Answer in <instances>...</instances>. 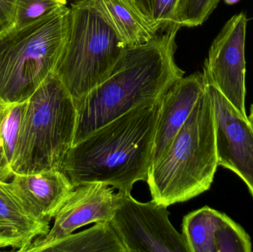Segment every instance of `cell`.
I'll return each mask as SVG.
<instances>
[{
  "label": "cell",
  "instance_id": "1",
  "mask_svg": "<svg viewBox=\"0 0 253 252\" xmlns=\"http://www.w3.org/2000/svg\"><path fill=\"white\" fill-rule=\"evenodd\" d=\"M161 101L133 108L71 146L59 170L74 188L102 183L130 194L147 180Z\"/></svg>",
  "mask_w": 253,
  "mask_h": 252
},
{
  "label": "cell",
  "instance_id": "2",
  "mask_svg": "<svg viewBox=\"0 0 253 252\" xmlns=\"http://www.w3.org/2000/svg\"><path fill=\"white\" fill-rule=\"evenodd\" d=\"M179 28L170 25L146 44L126 48L111 75L77 104L74 144L133 108L160 100L184 77L175 61Z\"/></svg>",
  "mask_w": 253,
  "mask_h": 252
},
{
  "label": "cell",
  "instance_id": "3",
  "mask_svg": "<svg viewBox=\"0 0 253 252\" xmlns=\"http://www.w3.org/2000/svg\"><path fill=\"white\" fill-rule=\"evenodd\" d=\"M218 167L215 121L209 93L199 98L165 153L150 166L152 201L168 207L211 188Z\"/></svg>",
  "mask_w": 253,
  "mask_h": 252
},
{
  "label": "cell",
  "instance_id": "4",
  "mask_svg": "<svg viewBox=\"0 0 253 252\" xmlns=\"http://www.w3.org/2000/svg\"><path fill=\"white\" fill-rule=\"evenodd\" d=\"M127 47L100 0L71 4L68 38L54 72L76 105L111 75Z\"/></svg>",
  "mask_w": 253,
  "mask_h": 252
},
{
  "label": "cell",
  "instance_id": "5",
  "mask_svg": "<svg viewBox=\"0 0 253 252\" xmlns=\"http://www.w3.org/2000/svg\"><path fill=\"white\" fill-rule=\"evenodd\" d=\"M70 7L0 32V103L26 102L54 72L68 38Z\"/></svg>",
  "mask_w": 253,
  "mask_h": 252
},
{
  "label": "cell",
  "instance_id": "6",
  "mask_svg": "<svg viewBox=\"0 0 253 252\" xmlns=\"http://www.w3.org/2000/svg\"><path fill=\"white\" fill-rule=\"evenodd\" d=\"M77 105L56 72H52L27 102L11 163L14 174L59 170L74 144Z\"/></svg>",
  "mask_w": 253,
  "mask_h": 252
},
{
  "label": "cell",
  "instance_id": "7",
  "mask_svg": "<svg viewBox=\"0 0 253 252\" xmlns=\"http://www.w3.org/2000/svg\"><path fill=\"white\" fill-rule=\"evenodd\" d=\"M117 195L111 223L126 252H189L182 234L169 221L168 207L139 202L123 192Z\"/></svg>",
  "mask_w": 253,
  "mask_h": 252
},
{
  "label": "cell",
  "instance_id": "8",
  "mask_svg": "<svg viewBox=\"0 0 253 252\" xmlns=\"http://www.w3.org/2000/svg\"><path fill=\"white\" fill-rule=\"evenodd\" d=\"M248 19L245 13L233 16L221 30L211 46L205 61V82L220 90L245 118V38Z\"/></svg>",
  "mask_w": 253,
  "mask_h": 252
},
{
  "label": "cell",
  "instance_id": "9",
  "mask_svg": "<svg viewBox=\"0 0 253 252\" xmlns=\"http://www.w3.org/2000/svg\"><path fill=\"white\" fill-rule=\"evenodd\" d=\"M215 121L218 166L234 172L253 197V130L218 88L206 83Z\"/></svg>",
  "mask_w": 253,
  "mask_h": 252
},
{
  "label": "cell",
  "instance_id": "10",
  "mask_svg": "<svg viewBox=\"0 0 253 252\" xmlns=\"http://www.w3.org/2000/svg\"><path fill=\"white\" fill-rule=\"evenodd\" d=\"M114 188L102 183H87L74 188L54 217L48 233L36 239L25 252H42L45 247L77 229L99 222L111 221L117 210Z\"/></svg>",
  "mask_w": 253,
  "mask_h": 252
},
{
  "label": "cell",
  "instance_id": "11",
  "mask_svg": "<svg viewBox=\"0 0 253 252\" xmlns=\"http://www.w3.org/2000/svg\"><path fill=\"white\" fill-rule=\"evenodd\" d=\"M206 87L203 73L182 77L162 96L152 150L151 163L168 149Z\"/></svg>",
  "mask_w": 253,
  "mask_h": 252
},
{
  "label": "cell",
  "instance_id": "12",
  "mask_svg": "<svg viewBox=\"0 0 253 252\" xmlns=\"http://www.w3.org/2000/svg\"><path fill=\"white\" fill-rule=\"evenodd\" d=\"M8 186L31 216L48 223L74 189L59 170L14 174Z\"/></svg>",
  "mask_w": 253,
  "mask_h": 252
},
{
  "label": "cell",
  "instance_id": "13",
  "mask_svg": "<svg viewBox=\"0 0 253 252\" xmlns=\"http://www.w3.org/2000/svg\"><path fill=\"white\" fill-rule=\"evenodd\" d=\"M0 221L7 228L19 246L17 252H25L36 239L50 230L48 223L40 221L30 214L9 188L0 180Z\"/></svg>",
  "mask_w": 253,
  "mask_h": 252
},
{
  "label": "cell",
  "instance_id": "14",
  "mask_svg": "<svg viewBox=\"0 0 253 252\" xmlns=\"http://www.w3.org/2000/svg\"><path fill=\"white\" fill-rule=\"evenodd\" d=\"M42 252H126V250L111 221H105L95 223L79 233L71 234L47 246Z\"/></svg>",
  "mask_w": 253,
  "mask_h": 252
},
{
  "label": "cell",
  "instance_id": "15",
  "mask_svg": "<svg viewBox=\"0 0 253 252\" xmlns=\"http://www.w3.org/2000/svg\"><path fill=\"white\" fill-rule=\"evenodd\" d=\"M100 2L127 47L146 44L159 33L143 19L128 0H100Z\"/></svg>",
  "mask_w": 253,
  "mask_h": 252
},
{
  "label": "cell",
  "instance_id": "16",
  "mask_svg": "<svg viewBox=\"0 0 253 252\" xmlns=\"http://www.w3.org/2000/svg\"><path fill=\"white\" fill-rule=\"evenodd\" d=\"M220 213L205 207L184 216L182 235L189 252H215L214 235Z\"/></svg>",
  "mask_w": 253,
  "mask_h": 252
},
{
  "label": "cell",
  "instance_id": "17",
  "mask_svg": "<svg viewBox=\"0 0 253 252\" xmlns=\"http://www.w3.org/2000/svg\"><path fill=\"white\" fill-rule=\"evenodd\" d=\"M27 102L28 101L6 105L0 123V149L10 167L20 134Z\"/></svg>",
  "mask_w": 253,
  "mask_h": 252
},
{
  "label": "cell",
  "instance_id": "18",
  "mask_svg": "<svg viewBox=\"0 0 253 252\" xmlns=\"http://www.w3.org/2000/svg\"><path fill=\"white\" fill-rule=\"evenodd\" d=\"M215 252H251L248 234L225 214L220 213L215 231Z\"/></svg>",
  "mask_w": 253,
  "mask_h": 252
},
{
  "label": "cell",
  "instance_id": "19",
  "mask_svg": "<svg viewBox=\"0 0 253 252\" xmlns=\"http://www.w3.org/2000/svg\"><path fill=\"white\" fill-rule=\"evenodd\" d=\"M220 0H177L171 25L199 26L212 13Z\"/></svg>",
  "mask_w": 253,
  "mask_h": 252
},
{
  "label": "cell",
  "instance_id": "20",
  "mask_svg": "<svg viewBox=\"0 0 253 252\" xmlns=\"http://www.w3.org/2000/svg\"><path fill=\"white\" fill-rule=\"evenodd\" d=\"M143 19L159 32L172 23L177 0H128Z\"/></svg>",
  "mask_w": 253,
  "mask_h": 252
},
{
  "label": "cell",
  "instance_id": "21",
  "mask_svg": "<svg viewBox=\"0 0 253 252\" xmlns=\"http://www.w3.org/2000/svg\"><path fill=\"white\" fill-rule=\"evenodd\" d=\"M67 0H17L14 28H22L66 7Z\"/></svg>",
  "mask_w": 253,
  "mask_h": 252
},
{
  "label": "cell",
  "instance_id": "22",
  "mask_svg": "<svg viewBox=\"0 0 253 252\" xmlns=\"http://www.w3.org/2000/svg\"><path fill=\"white\" fill-rule=\"evenodd\" d=\"M17 0H0V32L14 23Z\"/></svg>",
  "mask_w": 253,
  "mask_h": 252
},
{
  "label": "cell",
  "instance_id": "23",
  "mask_svg": "<svg viewBox=\"0 0 253 252\" xmlns=\"http://www.w3.org/2000/svg\"><path fill=\"white\" fill-rule=\"evenodd\" d=\"M6 105L0 103V123L5 109ZM13 173L10 164L7 162L2 151L0 149V180L7 182L13 178Z\"/></svg>",
  "mask_w": 253,
  "mask_h": 252
},
{
  "label": "cell",
  "instance_id": "24",
  "mask_svg": "<svg viewBox=\"0 0 253 252\" xmlns=\"http://www.w3.org/2000/svg\"><path fill=\"white\" fill-rule=\"evenodd\" d=\"M7 247H11L16 251L19 250L17 243L10 235L5 226L0 221V250Z\"/></svg>",
  "mask_w": 253,
  "mask_h": 252
},
{
  "label": "cell",
  "instance_id": "25",
  "mask_svg": "<svg viewBox=\"0 0 253 252\" xmlns=\"http://www.w3.org/2000/svg\"><path fill=\"white\" fill-rule=\"evenodd\" d=\"M248 121H249L250 124H251L253 130V105L251 106V113H250V115L248 116Z\"/></svg>",
  "mask_w": 253,
  "mask_h": 252
},
{
  "label": "cell",
  "instance_id": "26",
  "mask_svg": "<svg viewBox=\"0 0 253 252\" xmlns=\"http://www.w3.org/2000/svg\"><path fill=\"white\" fill-rule=\"evenodd\" d=\"M227 4H234L239 2L241 0H224Z\"/></svg>",
  "mask_w": 253,
  "mask_h": 252
}]
</instances>
